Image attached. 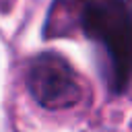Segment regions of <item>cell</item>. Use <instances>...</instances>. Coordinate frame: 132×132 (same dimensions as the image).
Listing matches in <instances>:
<instances>
[{
  "instance_id": "1",
  "label": "cell",
  "mask_w": 132,
  "mask_h": 132,
  "mask_svg": "<svg viewBox=\"0 0 132 132\" xmlns=\"http://www.w3.org/2000/svg\"><path fill=\"white\" fill-rule=\"evenodd\" d=\"M78 23L105 54L111 91H126L132 82V4L128 0L89 2L80 6Z\"/></svg>"
},
{
  "instance_id": "2",
  "label": "cell",
  "mask_w": 132,
  "mask_h": 132,
  "mask_svg": "<svg viewBox=\"0 0 132 132\" xmlns=\"http://www.w3.org/2000/svg\"><path fill=\"white\" fill-rule=\"evenodd\" d=\"M27 89L33 99L52 111L80 103L82 85L74 68L56 52H41L27 64Z\"/></svg>"
},
{
  "instance_id": "3",
  "label": "cell",
  "mask_w": 132,
  "mask_h": 132,
  "mask_svg": "<svg viewBox=\"0 0 132 132\" xmlns=\"http://www.w3.org/2000/svg\"><path fill=\"white\" fill-rule=\"evenodd\" d=\"M72 2H78L80 6H85V4H89V2H99V0H72Z\"/></svg>"
}]
</instances>
